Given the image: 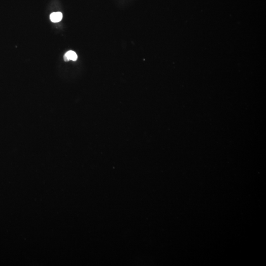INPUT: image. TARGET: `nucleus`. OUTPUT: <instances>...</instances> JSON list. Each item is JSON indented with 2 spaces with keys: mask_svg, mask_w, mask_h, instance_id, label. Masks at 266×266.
<instances>
[{
  "mask_svg": "<svg viewBox=\"0 0 266 266\" xmlns=\"http://www.w3.org/2000/svg\"><path fill=\"white\" fill-rule=\"evenodd\" d=\"M77 55L76 52L72 50H69L67 51V52L65 53L63 56V59L64 61L65 62H68V61H76L77 60Z\"/></svg>",
  "mask_w": 266,
  "mask_h": 266,
  "instance_id": "f257e3e1",
  "label": "nucleus"
},
{
  "mask_svg": "<svg viewBox=\"0 0 266 266\" xmlns=\"http://www.w3.org/2000/svg\"><path fill=\"white\" fill-rule=\"evenodd\" d=\"M63 14L60 12H53L49 16L50 20L53 23H58L63 19Z\"/></svg>",
  "mask_w": 266,
  "mask_h": 266,
  "instance_id": "f03ea898",
  "label": "nucleus"
}]
</instances>
